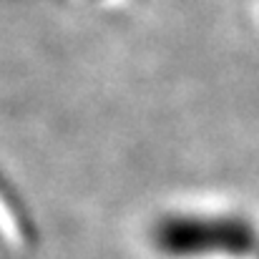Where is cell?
Here are the masks:
<instances>
[{
    "instance_id": "obj_1",
    "label": "cell",
    "mask_w": 259,
    "mask_h": 259,
    "mask_svg": "<svg viewBox=\"0 0 259 259\" xmlns=\"http://www.w3.org/2000/svg\"><path fill=\"white\" fill-rule=\"evenodd\" d=\"M159 244L174 257L242 254L254 244V234L242 222H174L159 232Z\"/></svg>"
}]
</instances>
